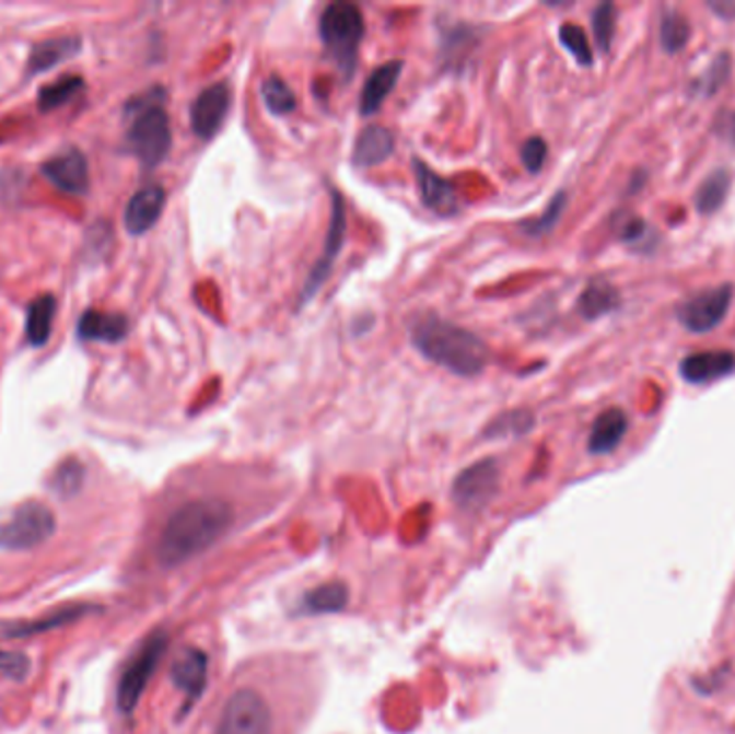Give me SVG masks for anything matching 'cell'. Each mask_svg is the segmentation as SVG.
<instances>
[{
	"label": "cell",
	"mask_w": 735,
	"mask_h": 734,
	"mask_svg": "<svg viewBox=\"0 0 735 734\" xmlns=\"http://www.w3.org/2000/svg\"><path fill=\"white\" fill-rule=\"evenodd\" d=\"M323 687L325 669L310 653L252 657L222 685L205 734H302Z\"/></svg>",
	"instance_id": "1"
},
{
	"label": "cell",
	"mask_w": 735,
	"mask_h": 734,
	"mask_svg": "<svg viewBox=\"0 0 735 734\" xmlns=\"http://www.w3.org/2000/svg\"><path fill=\"white\" fill-rule=\"evenodd\" d=\"M252 517L229 496H198L175 506L155 538L162 569H182L237 538Z\"/></svg>",
	"instance_id": "2"
},
{
	"label": "cell",
	"mask_w": 735,
	"mask_h": 734,
	"mask_svg": "<svg viewBox=\"0 0 735 734\" xmlns=\"http://www.w3.org/2000/svg\"><path fill=\"white\" fill-rule=\"evenodd\" d=\"M413 347L439 366L460 377H476L489 364L487 342L439 315H422L411 324Z\"/></svg>",
	"instance_id": "3"
},
{
	"label": "cell",
	"mask_w": 735,
	"mask_h": 734,
	"mask_svg": "<svg viewBox=\"0 0 735 734\" xmlns=\"http://www.w3.org/2000/svg\"><path fill=\"white\" fill-rule=\"evenodd\" d=\"M127 147L142 166L155 168L162 164L173 147L171 119L162 102V91L153 89L149 95L129 104Z\"/></svg>",
	"instance_id": "4"
},
{
	"label": "cell",
	"mask_w": 735,
	"mask_h": 734,
	"mask_svg": "<svg viewBox=\"0 0 735 734\" xmlns=\"http://www.w3.org/2000/svg\"><path fill=\"white\" fill-rule=\"evenodd\" d=\"M320 42L327 57L342 73V80H351L358 67V53L366 35V20L353 2H331L325 7L318 20Z\"/></svg>",
	"instance_id": "5"
},
{
	"label": "cell",
	"mask_w": 735,
	"mask_h": 734,
	"mask_svg": "<svg viewBox=\"0 0 735 734\" xmlns=\"http://www.w3.org/2000/svg\"><path fill=\"white\" fill-rule=\"evenodd\" d=\"M55 533V513L42 502H24L0 524V547L9 551H26L44 545Z\"/></svg>",
	"instance_id": "6"
},
{
	"label": "cell",
	"mask_w": 735,
	"mask_h": 734,
	"mask_svg": "<svg viewBox=\"0 0 735 734\" xmlns=\"http://www.w3.org/2000/svg\"><path fill=\"white\" fill-rule=\"evenodd\" d=\"M329 199H331V211H329V226H327V235H325V246H323V255L320 259H316V264L310 269L307 273L306 284L302 289V298H300V306H306L310 300H314V295L320 291V287L327 282L334 264L345 246V237H347V207H345V199L338 193V188H329Z\"/></svg>",
	"instance_id": "7"
},
{
	"label": "cell",
	"mask_w": 735,
	"mask_h": 734,
	"mask_svg": "<svg viewBox=\"0 0 735 734\" xmlns=\"http://www.w3.org/2000/svg\"><path fill=\"white\" fill-rule=\"evenodd\" d=\"M732 300H734V284H719L705 289L677 306V322L688 333H712L725 322Z\"/></svg>",
	"instance_id": "8"
},
{
	"label": "cell",
	"mask_w": 735,
	"mask_h": 734,
	"mask_svg": "<svg viewBox=\"0 0 735 734\" xmlns=\"http://www.w3.org/2000/svg\"><path fill=\"white\" fill-rule=\"evenodd\" d=\"M164 649H166V638L153 636L122 669L119 685H117V707L122 715H129L138 707L140 696L149 683V676L153 674L158 662L164 655Z\"/></svg>",
	"instance_id": "9"
},
{
	"label": "cell",
	"mask_w": 735,
	"mask_h": 734,
	"mask_svg": "<svg viewBox=\"0 0 735 734\" xmlns=\"http://www.w3.org/2000/svg\"><path fill=\"white\" fill-rule=\"evenodd\" d=\"M231 110V89L224 82L209 84L202 89L189 106L191 132L202 140L213 138L222 130Z\"/></svg>",
	"instance_id": "10"
},
{
	"label": "cell",
	"mask_w": 735,
	"mask_h": 734,
	"mask_svg": "<svg viewBox=\"0 0 735 734\" xmlns=\"http://www.w3.org/2000/svg\"><path fill=\"white\" fill-rule=\"evenodd\" d=\"M42 175L55 188H59L67 195H84L91 184L86 155L75 147H69L61 153H57L55 158H50L48 162H44Z\"/></svg>",
	"instance_id": "11"
},
{
	"label": "cell",
	"mask_w": 735,
	"mask_h": 734,
	"mask_svg": "<svg viewBox=\"0 0 735 734\" xmlns=\"http://www.w3.org/2000/svg\"><path fill=\"white\" fill-rule=\"evenodd\" d=\"M411 166H413V175H416V182H418L420 199L429 207L430 211H434L436 215H443V218L456 215L458 209H460V200H458L456 188L447 179L436 175L429 164L422 162L420 158H413Z\"/></svg>",
	"instance_id": "12"
},
{
	"label": "cell",
	"mask_w": 735,
	"mask_h": 734,
	"mask_svg": "<svg viewBox=\"0 0 735 734\" xmlns=\"http://www.w3.org/2000/svg\"><path fill=\"white\" fill-rule=\"evenodd\" d=\"M734 371L735 353L727 349L690 353L679 364V375L688 384H710L732 375Z\"/></svg>",
	"instance_id": "13"
},
{
	"label": "cell",
	"mask_w": 735,
	"mask_h": 734,
	"mask_svg": "<svg viewBox=\"0 0 735 734\" xmlns=\"http://www.w3.org/2000/svg\"><path fill=\"white\" fill-rule=\"evenodd\" d=\"M93 605L89 603H75V605H65L61 609H52L50 614L35 618V620H18V622H4L0 625V636L2 638H33L46 631L61 629L65 625L78 622L82 616L91 614Z\"/></svg>",
	"instance_id": "14"
},
{
	"label": "cell",
	"mask_w": 735,
	"mask_h": 734,
	"mask_svg": "<svg viewBox=\"0 0 735 734\" xmlns=\"http://www.w3.org/2000/svg\"><path fill=\"white\" fill-rule=\"evenodd\" d=\"M166 205V193L162 186H147L138 190L125 207V229L131 235H144L151 231Z\"/></svg>",
	"instance_id": "15"
},
{
	"label": "cell",
	"mask_w": 735,
	"mask_h": 734,
	"mask_svg": "<svg viewBox=\"0 0 735 734\" xmlns=\"http://www.w3.org/2000/svg\"><path fill=\"white\" fill-rule=\"evenodd\" d=\"M402 69H405V63L394 59V61H387L383 66L376 67L364 82V89H362V95H360V113L362 117H372L381 110L383 102L389 97V93L394 91L396 82L400 80L402 75Z\"/></svg>",
	"instance_id": "16"
},
{
	"label": "cell",
	"mask_w": 735,
	"mask_h": 734,
	"mask_svg": "<svg viewBox=\"0 0 735 734\" xmlns=\"http://www.w3.org/2000/svg\"><path fill=\"white\" fill-rule=\"evenodd\" d=\"M497 480H499V467L492 459H485V462L465 469L458 476V480L454 485V493L465 504L485 502V500H489L490 493L497 489Z\"/></svg>",
	"instance_id": "17"
},
{
	"label": "cell",
	"mask_w": 735,
	"mask_h": 734,
	"mask_svg": "<svg viewBox=\"0 0 735 734\" xmlns=\"http://www.w3.org/2000/svg\"><path fill=\"white\" fill-rule=\"evenodd\" d=\"M396 149L394 133L389 132L383 126H366L362 132L358 133L355 147H353V164L360 168H370L383 164Z\"/></svg>",
	"instance_id": "18"
},
{
	"label": "cell",
	"mask_w": 735,
	"mask_h": 734,
	"mask_svg": "<svg viewBox=\"0 0 735 734\" xmlns=\"http://www.w3.org/2000/svg\"><path fill=\"white\" fill-rule=\"evenodd\" d=\"M626 431H628V418L621 409L611 407V409L603 411L594 420V427H592V433H590V440H587L590 453L592 455H609L621 444Z\"/></svg>",
	"instance_id": "19"
},
{
	"label": "cell",
	"mask_w": 735,
	"mask_h": 734,
	"mask_svg": "<svg viewBox=\"0 0 735 734\" xmlns=\"http://www.w3.org/2000/svg\"><path fill=\"white\" fill-rule=\"evenodd\" d=\"M129 333V322L119 313H102L86 311L78 322V336L82 340H100V342H121Z\"/></svg>",
	"instance_id": "20"
},
{
	"label": "cell",
	"mask_w": 735,
	"mask_h": 734,
	"mask_svg": "<svg viewBox=\"0 0 735 734\" xmlns=\"http://www.w3.org/2000/svg\"><path fill=\"white\" fill-rule=\"evenodd\" d=\"M576 306H579V313L587 322H596V319L609 315L612 311H617V306H619V291L612 287L609 280L594 278L592 282H587V287L579 295V304Z\"/></svg>",
	"instance_id": "21"
},
{
	"label": "cell",
	"mask_w": 735,
	"mask_h": 734,
	"mask_svg": "<svg viewBox=\"0 0 735 734\" xmlns=\"http://www.w3.org/2000/svg\"><path fill=\"white\" fill-rule=\"evenodd\" d=\"M55 317H57V300L55 295L46 293L39 295L37 300H33L28 304L26 311V338L33 347H42L48 342L50 334H52V326H55Z\"/></svg>",
	"instance_id": "22"
},
{
	"label": "cell",
	"mask_w": 735,
	"mask_h": 734,
	"mask_svg": "<svg viewBox=\"0 0 735 734\" xmlns=\"http://www.w3.org/2000/svg\"><path fill=\"white\" fill-rule=\"evenodd\" d=\"M732 184H734V175H732L730 168L712 171L703 179V184L699 186V190L695 195V205H697L699 213H703V215L716 213L730 197Z\"/></svg>",
	"instance_id": "23"
},
{
	"label": "cell",
	"mask_w": 735,
	"mask_h": 734,
	"mask_svg": "<svg viewBox=\"0 0 735 734\" xmlns=\"http://www.w3.org/2000/svg\"><path fill=\"white\" fill-rule=\"evenodd\" d=\"M80 50L78 37H55L37 44L28 57V73H42L50 67L59 66L65 59Z\"/></svg>",
	"instance_id": "24"
},
{
	"label": "cell",
	"mask_w": 735,
	"mask_h": 734,
	"mask_svg": "<svg viewBox=\"0 0 735 734\" xmlns=\"http://www.w3.org/2000/svg\"><path fill=\"white\" fill-rule=\"evenodd\" d=\"M260 97H262L265 108L276 117L291 115L298 108V95L287 84V80H282L280 75H269L262 80Z\"/></svg>",
	"instance_id": "25"
},
{
	"label": "cell",
	"mask_w": 735,
	"mask_h": 734,
	"mask_svg": "<svg viewBox=\"0 0 735 734\" xmlns=\"http://www.w3.org/2000/svg\"><path fill=\"white\" fill-rule=\"evenodd\" d=\"M82 89H84V80L80 75H62L39 91V97H37L39 108L42 110L61 108L67 102H71Z\"/></svg>",
	"instance_id": "26"
},
{
	"label": "cell",
	"mask_w": 735,
	"mask_h": 734,
	"mask_svg": "<svg viewBox=\"0 0 735 734\" xmlns=\"http://www.w3.org/2000/svg\"><path fill=\"white\" fill-rule=\"evenodd\" d=\"M690 22L684 13L669 9L663 20H661V44L665 48V53L669 55H677L681 48L688 46L690 42Z\"/></svg>",
	"instance_id": "27"
},
{
	"label": "cell",
	"mask_w": 735,
	"mask_h": 734,
	"mask_svg": "<svg viewBox=\"0 0 735 734\" xmlns=\"http://www.w3.org/2000/svg\"><path fill=\"white\" fill-rule=\"evenodd\" d=\"M205 667H207V662L198 651H185L184 655L175 662L173 680L184 691L194 694L205 680Z\"/></svg>",
	"instance_id": "28"
},
{
	"label": "cell",
	"mask_w": 735,
	"mask_h": 734,
	"mask_svg": "<svg viewBox=\"0 0 735 734\" xmlns=\"http://www.w3.org/2000/svg\"><path fill=\"white\" fill-rule=\"evenodd\" d=\"M480 35L474 31V26H454L450 33L443 35V57L454 66L460 59H467L469 53L478 46Z\"/></svg>",
	"instance_id": "29"
},
{
	"label": "cell",
	"mask_w": 735,
	"mask_h": 734,
	"mask_svg": "<svg viewBox=\"0 0 735 734\" xmlns=\"http://www.w3.org/2000/svg\"><path fill=\"white\" fill-rule=\"evenodd\" d=\"M559 42L574 57V61L579 66H594L592 44H590L585 31L579 24H561L559 26Z\"/></svg>",
	"instance_id": "30"
},
{
	"label": "cell",
	"mask_w": 735,
	"mask_h": 734,
	"mask_svg": "<svg viewBox=\"0 0 735 734\" xmlns=\"http://www.w3.org/2000/svg\"><path fill=\"white\" fill-rule=\"evenodd\" d=\"M730 73H732V57L727 53H721L701 73V78L695 82L692 89L703 97H712L716 91L723 89Z\"/></svg>",
	"instance_id": "31"
},
{
	"label": "cell",
	"mask_w": 735,
	"mask_h": 734,
	"mask_svg": "<svg viewBox=\"0 0 735 734\" xmlns=\"http://www.w3.org/2000/svg\"><path fill=\"white\" fill-rule=\"evenodd\" d=\"M615 4L612 2H603L594 9L592 13V28H594V37L598 48L607 55L611 50L612 37H615Z\"/></svg>",
	"instance_id": "32"
},
{
	"label": "cell",
	"mask_w": 735,
	"mask_h": 734,
	"mask_svg": "<svg viewBox=\"0 0 735 734\" xmlns=\"http://www.w3.org/2000/svg\"><path fill=\"white\" fill-rule=\"evenodd\" d=\"M565 205H568V195L565 193H557L552 197L551 202L547 205V209L542 211V215L525 224V233L532 235V237H540V235L551 233L552 229L557 226V222L561 220Z\"/></svg>",
	"instance_id": "33"
},
{
	"label": "cell",
	"mask_w": 735,
	"mask_h": 734,
	"mask_svg": "<svg viewBox=\"0 0 735 734\" xmlns=\"http://www.w3.org/2000/svg\"><path fill=\"white\" fill-rule=\"evenodd\" d=\"M84 482V467L75 459H67L62 462L59 469L52 476V489L61 496V498H71L80 491Z\"/></svg>",
	"instance_id": "34"
},
{
	"label": "cell",
	"mask_w": 735,
	"mask_h": 734,
	"mask_svg": "<svg viewBox=\"0 0 735 734\" xmlns=\"http://www.w3.org/2000/svg\"><path fill=\"white\" fill-rule=\"evenodd\" d=\"M534 427V416L532 411L527 409H516V411H508V413H501L489 429H487V435L489 438H494V435H510V433H527L529 429Z\"/></svg>",
	"instance_id": "35"
},
{
	"label": "cell",
	"mask_w": 735,
	"mask_h": 734,
	"mask_svg": "<svg viewBox=\"0 0 735 734\" xmlns=\"http://www.w3.org/2000/svg\"><path fill=\"white\" fill-rule=\"evenodd\" d=\"M549 155V144L540 136H532L521 147V160L529 173H540Z\"/></svg>",
	"instance_id": "36"
},
{
	"label": "cell",
	"mask_w": 735,
	"mask_h": 734,
	"mask_svg": "<svg viewBox=\"0 0 735 734\" xmlns=\"http://www.w3.org/2000/svg\"><path fill=\"white\" fill-rule=\"evenodd\" d=\"M31 672V660L18 651H0V674L11 680H24Z\"/></svg>",
	"instance_id": "37"
},
{
	"label": "cell",
	"mask_w": 735,
	"mask_h": 734,
	"mask_svg": "<svg viewBox=\"0 0 735 734\" xmlns=\"http://www.w3.org/2000/svg\"><path fill=\"white\" fill-rule=\"evenodd\" d=\"M645 235H648V224L637 215H630L626 222L619 224V240L623 244H641Z\"/></svg>",
	"instance_id": "38"
},
{
	"label": "cell",
	"mask_w": 735,
	"mask_h": 734,
	"mask_svg": "<svg viewBox=\"0 0 735 734\" xmlns=\"http://www.w3.org/2000/svg\"><path fill=\"white\" fill-rule=\"evenodd\" d=\"M714 133H716L723 142H727V144L735 147V110L725 108V110H721V113L714 117Z\"/></svg>",
	"instance_id": "39"
},
{
	"label": "cell",
	"mask_w": 735,
	"mask_h": 734,
	"mask_svg": "<svg viewBox=\"0 0 735 734\" xmlns=\"http://www.w3.org/2000/svg\"><path fill=\"white\" fill-rule=\"evenodd\" d=\"M708 7L721 15L723 20H734L735 18V2H730V0H721V2H708Z\"/></svg>",
	"instance_id": "40"
},
{
	"label": "cell",
	"mask_w": 735,
	"mask_h": 734,
	"mask_svg": "<svg viewBox=\"0 0 735 734\" xmlns=\"http://www.w3.org/2000/svg\"><path fill=\"white\" fill-rule=\"evenodd\" d=\"M645 179H648V175H645L643 171H639V173H637V182L632 179V184H630L628 193H630V195H632V193H639V188L645 184Z\"/></svg>",
	"instance_id": "41"
}]
</instances>
